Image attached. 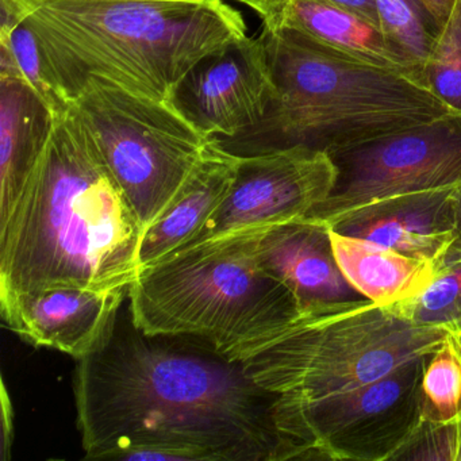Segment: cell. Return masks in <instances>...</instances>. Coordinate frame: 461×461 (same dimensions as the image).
<instances>
[{
    "instance_id": "obj_8",
    "label": "cell",
    "mask_w": 461,
    "mask_h": 461,
    "mask_svg": "<svg viewBox=\"0 0 461 461\" xmlns=\"http://www.w3.org/2000/svg\"><path fill=\"white\" fill-rule=\"evenodd\" d=\"M336 167L329 198L307 217L328 226L375 202L461 182V115L384 134L328 153Z\"/></svg>"
},
{
    "instance_id": "obj_1",
    "label": "cell",
    "mask_w": 461,
    "mask_h": 461,
    "mask_svg": "<svg viewBox=\"0 0 461 461\" xmlns=\"http://www.w3.org/2000/svg\"><path fill=\"white\" fill-rule=\"evenodd\" d=\"M77 428L88 460L131 447L190 461H283L276 395L206 339L137 328L129 293L101 344L77 360Z\"/></svg>"
},
{
    "instance_id": "obj_18",
    "label": "cell",
    "mask_w": 461,
    "mask_h": 461,
    "mask_svg": "<svg viewBox=\"0 0 461 461\" xmlns=\"http://www.w3.org/2000/svg\"><path fill=\"white\" fill-rule=\"evenodd\" d=\"M376 6L383 34L423 72L442 32L438 21L422 0H376Z\"/></svg>"
},
{
    "instance_id": "obj_26",
    "label": "cell",
    "mask_w": 461,
    "mask_h": 461,
    "mask_svg": "<svg viewBox=\"0 0 461 461\" xmlns=\"http://www.w3.org/2000/svg\"><path fill=\"white\" fill-rule=\"evenodd\" d=\"M422 2L430 10L431 14L438 21L442 28L449 20L450 14H452L453 9L457 4V0H422Z\"/></svg>"
},
{
    "instance_id": "obj_15",
    "label": "cell",
    "mask_w": 461,
    "mask_h": 461,
    "mask_svg": "<svg viewBox=\"0 0 461 461\" xmlns=\"http://www.w3.org/2000/svg\"><path fill=\"white\" fill-rule=\"evenodd\" d=\"M55 123V113L17 64H0V223L17 203Z\"/></svg>"
},
{
    "instance_id": "obj_29",
    "label": "cell",
    "mask_w": 461,
    "mask_h": 461,
    "mask_svg": "<svg viewBox=\"0 0 461 461\" xmlns=\"http://www.w3.org/2000/svg\"><path fill=\"white\" fill-rule=\"evenodd\" d=\"M453 333H455L456 339H457L458 345H460L461 348V326L460 328L456 329V330H453Z\"/></svg>"
},
{
    "instance_id": "obj_17",
    "label": "cell",
    "mask_w": 461,
    "mask_h": 461,
    "mask_svg": "<svg viewBox=\"0 0 461 461\" xmlns=\"http://www.w3.org/2000/svg\"><path fill=\"white\" fill-rule=\"evenodd\" d=\"M334 256L348 282L363 298L391 307L420 295L441 264L403 255L330 228Z\"/></svg>"
},
{
    "instance_id": "obj_2",
    "label": "cell",
    "mask_w": 461,
    "mask_h": 461,
    "mask_svg": "<svg viewBox=\"0 0 461 461\" xmlns=\"http://www.w3.org/2000/svg\"><path fill=\"white\" fill-rule=\"evenodd\" d=\"M141 222L69 106L0 223V299L56 287L125 290L141 271Z\"/></svg>"
},
{
    "instance_id": "obj_21",
    "label": "cell",
    "mask_w": 461,
    "mask_h": 461,
    "mask_svg": "<svg viewBox=\"0 0 461 461\" xmlns=\"http://www.w3.org/2000/svg\"><path fill=\"white\" fill-rule=\"evenodd\" d=\"M423 74L426 87L455 114L461 115V0L442 28Z\"/></svg>"
},
{
    "instance_id": "obj_9",
    "label": "cell",
    "mask_w": 461,
    "mask_h": 461,
    "mask_svg": "<svg viewBox=\"0 0 461 461\" xmlns=\"http://www.w3.org/2000/svg\"><path fill=\"white\" fill-rule=\"evenodd\" d=\"M336 175L328 153L307 148L240 158L225 201L185 247L242 229L307 217L329 198Z\"/></svg>"
},
{
    "instance_id": "obj_20",
    "label": "cell",
    "mask_w": 461,
    "mask_h": 461,
    "mask_svg": "<svg viewBox=\"0 0 461 461\" xmlns=\"http://www.w3.org/2000/svg\"><path fill=\"white\" fill-rule=\"evenodd\" d=\"M399 317L422 325L461 326V263L444 261L430 285L414 299L388 307Z\"/></svg>"
},
{
    "instance_id": "obj_14",
    "label": "cell",
    "mask_w": 461,
    "mask_h": 461,
    "mask_svg": "<svg viewBox=\"0 0 461 461\" xmlns=\"http://www.w3.org/2000/svg\"><path fill=\"white\" fill-rule=\"evenodd\" d=\"M261 21L269 28L293 29L339 55L403 75L428 88L422 69L382 31L329 0H279Z\"/></svg>"
},
{
    "instance_id": "obj_13",
    "label": "cell",
    "mask_w": 461,
    "mask_h": 461,
    "mask_svg": "<svg viewBox=\"0 0 461 461\" xmlns=\"http://www.w3.org/2000/svg\"><path fill=\"white\" fill-rule=\"evenodd\" d=\"M453 187L455 185L375 202L344 215L330 228L403 255L441 264L455 240Z\"/></svg>"
},
{
    "instance_id": "obj_11",
    "label": "cell",
    "mask_w": 461,
    "mask_h": 461,
    "mask_svg": "<svg viewBox=\"0 0 461 461\" xmlns=\"http://www.w3.org/2000/svg\"><path fill=\"white\" fill-rule=\"evenodd\" d=\"M128 293L129 288H48L0 299V312L7 328L29 344L80 360L101 344Z\"/></svg>"
},
{
    "instance_id": "obj_24",
    "label": "cell",
    "mask_w": 461,
    "mask_h": 461,
    "mask_svg": "<svg viewBox=\"0 0 461 461\" xmlns=\"http://www.w3.org/2000/svg\"><path fill=\"white\" fill-rule=\"evenodd\" d=\"M329 2L341 7V9L347 10V12L358 15V17L366 20V23L376 26L379 31H382L380 29L376 0H329Z\"/></svg>"
},
{
    "instance_id": "obj_22",
    "label": "cell",
    "mask_w": 461,
    "mask_h": 461,
    "mask_svg": "<svg viewBox=\"0 0 461 461\" xmlns=\"http://www.w3.org/2000/svg\"><path fill=\"white\" fill-rule=\"evenodd\" d=\"M0 47L6 48L17 61L18 68L29 85L47 102L56 118L68 112L67 104L56 90L50 69L45 63L39 40L25 21L21 20L12 28L0 29Z\"/></svg>"
},
{
    "instance_id": "obj_4",
    "label": "cell",
    "mask_w": 461,
    "mask_h": 461,
    "mask_svg": "<svg viewBox=\"0 0 461 461\" xmlns=\"http://www.w3.org/2000/svg\"><path fill=\"white\" fill-rule=\"evenodd\" d=\"M260 36L275 85L271 106L255 128L214 141L239 158L295 147L330 153L455 114L420 83L293 29L263 26Z\"/></svg>"
},
{
    "instance_id": "obj_12",
    "label": "cell",
    "mask_w": 461,
    "mask_h": 461,
    "mask_svg": "<svg viewBox=\"0 0 461 461\" xmlns=\"http://www.w3.org/2000/svg\"><path fill=\"white\" fill-rule=\"evenodd\" d=\"M255 252L261 268L291 291L299 312L366 299L339 269L330 226L314 218L264 226L256 239Z\"/></svg>"
},
{
    "instance_id": "obj_7",
    "label": "cell",
    "mask_w": 461,
    "mask_h": 461,
    "mask_svg": "<svg viewBox=\"0 0 461 461\" xmlns=\"http://www.w3.org/2000/svg\"><path fill=\"white\" fill-rule=\"evenodd\" d=\"M128 196L142 229L174 198L210 140L167 102L90 79L71 104Z\"/></svg>"
},
{
    "instance_id": "obj_19",
    "label": "cell",
    "mask_w": 461,
    "mask_h": 461,
    "mask_svg": "<svg viewBox=\"0 0 461 461\" xmlns=\"http://www.w3.org/2000/svg\"><path fill=\"white\" fill-rule=\"evenodd\" d=\"M422 420L447 423L461 414V348L450 334L429 357L420 382Z\"/></svg>"
},
{
    "instance_id": "obj_6",
    "label": "cell",
    "mask_w": 461,
    "mask_h": 461,
    "mask_svg": "<svg viewBox=\"0 0 461 461\" xmlns=\"http://www.w3.org/2000/svg\"><path fill=\"white\" fill-rule=\"evenodd\" d=\"M248 228L183 247L144 267L129 287L131 315L148 334L206 339L241 361L299 314L291 291L261 268Z\"/></svg>"
},
{
    "instance_id": "obj_5",
    "label": "cell",
    "mask_w": 461,
    "mask_h": 461,
    "mask_svg": "<svg viewBox=\"0 0 461 461\" xmlns=\"http://www.w3.org/2000/svg\"><path fill=\"white\" fill-rule=\"evenodd\" d=\"M452 331L412 322L368 299L339 302L299 312L241 361L276 395L277 428L290 458L285 431L299 415L431 355Z\"/></svg>"
},
{
    "instance_id": "obj_10",
    "label": "cell",
    "mask_w": 461,
    "mask_h": 461,
    "mask_svg": "<svg viewBox=\"0 0 461 461\" xmlns=\"http://www.w3.org/2000/svg\"><path fill=\"white\" fill-rule=\"evenodd\" d=\"M274 95L258 34L234 40L204 56L180 80L167 104L206 139L223 141L258 126Z\"/></svg>"
},
{
    "instance_id": "obj_25",
    "label": "cell",
    "mask_w": 461,
    "mask_h": 461,
    "mask_svg": "<svg viewBox=\"0 0 461 461\" xmlns=\"http://www.w3.org/2000/svg\"><path fill=\"white\" fill-rule=\"evenodd\" d=\"M453 207V240L452 247L444 261H458L461 263V182L452 190Z\"/></svg>"
},
{
    "instance_id": "obj_23",
    "label": "cell",
    "mask_w": 461,
    "mask_h": 461,
    "mask_svg": "<svg viewBox=\"0 0 461 461\" xmlns=\"http://www.w3.org/2000/svg\"><path fill=\"white\" fill-rule=\"evenodd\" d=\"M2 460L6 461L10 458V449L13 444V406L12 399L7 393L6 384L2 382Z\"/></svg>"
},
{
    "instance_id": "obj_16",
    "label": "cell",
    "mask_w": 461,
    "mask_h": 461,
    "mask_svg": "<svg viewBox=\"0 0 461 461\" xmlns=\"http://www.w3.org/2000/svg\"><path fill=\"white\" fill-rule=\"evenodd\" d=\"M240 158L210 140L203 155L166 209L145 228L141 268L168 258L195 239L233 185Z\"/></svg>"
},
{
    "instance_id": "obj_28",
    "label": "cell",
    "mask_w": 461,
    "mask_h": 461,
    "mask_svg": "<svg viewBox=\"0 0 461 461\" xmlns=\"http://www.w3.org/2000/svg\"><path fill=\"white\" fill-rule=\"evenodd\" d=\"M237 2L247 5L253 12L258 13L260 17H263L276 2H279V0H237Z\"/></svg>"
},
{
    "instance_id": "obj_3",
    "label": "cell",
    "mask_w": 461,
    "mask_h": 461,
    "mask_svg": "<svg viewBox=\"0 0 461 461\" xmlns=\"http://www.w3.org/2000/svg\"><path fill=\"white\" fill-rule=\"evenodd\" d=\"M13 2L68 104L90 79L168 102L199 60L247 36L244 18L223 0Z\"/></svg>"
},
{
    "instance_id": "obj_27",
    "label": "cell",
    "mask_w": 461,
    "mask_h": 461,
    "mask_svg": "<svg viewBox=\"0 0 461 461\" xmlns=\"http://www.w3.org/2000/svg\"><path fill=\"white\" fill-rule=\"evenodd\" d=\"M452 426L453 461H461V414L457 420L450 422Z\"/></svg>"
}]
</instances>
